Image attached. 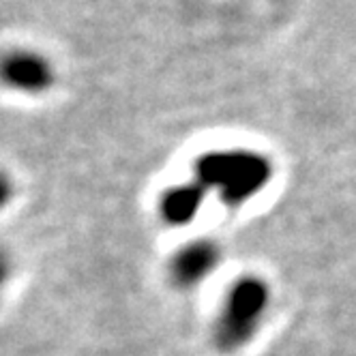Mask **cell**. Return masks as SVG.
I'll list each match as a JSON object with an SVG mask.
<instances>
[{
	"instance_id": "obj_5",
	"label": "cell",
	"mask_w": 356,
	"mask_h": 356,
	"mask_svg": "<svg viewBox=\"0 0 356 356\" xmlns=\"http://www.w3.org/2000/svg\"><path fill=\"white\" fill-rule=\"evenodd\" d=\"M204 197L207 189L195 181L170 187L159 200V215L168 225H187L197 217L202 204H204Z\"/></svg>"
},
{
	"instance_id": "obj_3",
	"label": "cell",
	"mask_w": 356,
	"mask_h": 356,
	"mask_svg": "<svg viewBox=\"0 0 356 356\" xmlns=\"http://www.w3.org/2000/svg\"><path fill=\"white\" fill-rule=\"evenodd\" d=\"M0 80L13 90L39 95L52 86L54 71L41 54L29 49H13L0 58Z\"/></svg>"
},
{
	"instance_id": "obj_4",
	"label": "cell",
	"mask_w": 356,
	"mask_h": 356,
	"mask_svg": "<svg viewBox=\"0 0 356 356\" xmlns=\"http://www.w3.org/2000/svg\"><path fill=\"white\" fill-rule=\"evenodd\" d=\"M221 251L217 243L200 238L191 241L185 247L178 249L170 264V273L176 286L181 288H195L219 266Z\"/></svg>"
},
{
	"instance_id": "obj_6",
	"label": "cell",
	"mask_w": 356,
	"mask_h": 356,
	"mask_svg": "<svg viewBox=\"0 0 356 356\" xmlns=\"http://www.w3.org/2000/svg\"><path fill=\"white\" fill-rule=\"evenodd\" d=\"M13 197V181L5 174L0 172V209H5Z\"/></svg>"
},
{
	"instance_id": "obj_7",
	"label": "cell",
	"mask_w": 356,
	"mask_h": 356,
	"mask_svg": "<svg viewBox=\"0 0 356 356\" xmlns=\"http://www.w3.org/2000/svg\"><path fill=\"white\" fill-rule=\"evenodd\" d=\"M9 275H11V262L5 253L0 251V290H3L5 284L9 282Z\"/></svg>"
},
{
	"instance_id": "obj_1",
	"label": "cell",
	"mask_w": 356,
	"mask_h": 356,
	"mask_svg": "<svg viewBox=\"0 0 356 356\" xmlns=\"http://www.w3.org/2000/svg\"><path fill=\"white\" fill-rule=\"evenodd\" d=\"M193 176L207 191L215 189L223 204L236 209L270 183L273 165L253 150H213L197 157Z\"/></svg>"
},
{
	"instance_id": "obj_2",
	"label": "cell",
	"mask_w": 356,
	"mask_h": 356,
	"mask_svg": "<svg viewBox=\"0 0 356 356\" xmlns=\"http://www.w3.org/2000/svg\"><path fill=\"white\" fill-rule=\"evenodd\" d=\"M270 290L260 277L245 275L227 290L215 322V346L221 352L241 350L253 339L266 316Z\"/></svg>"
}]
</instances>
